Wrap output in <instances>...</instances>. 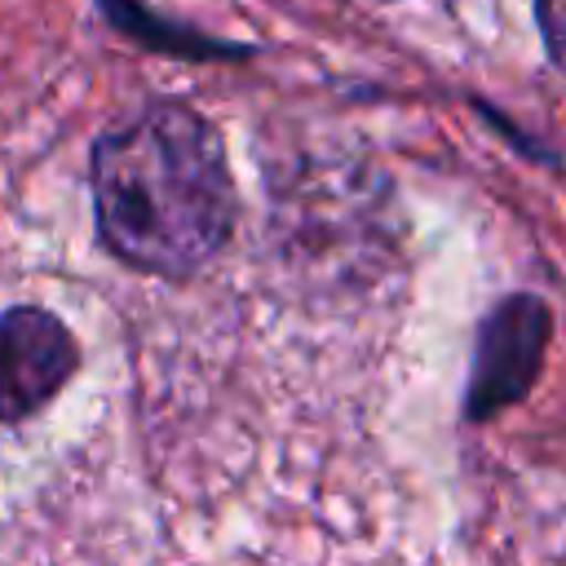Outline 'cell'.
<instances>
[{
	"mask_svg": "<svg viewBox=\"0 0 566 566\" xmlns=\"http://www.w3.org/2000/svg\"><path fill=\"white\" fill-rule=\"evenodd\" d=\"M80 367L71 327L40 305H13L0 314V424L35 416Z\"/></svg>",
	"mask_w": 566,
	"mask_h": 566,
	"instance_id": "cell-3",
	"label": "cell"
},
{
	"mask_svg": "<svg viewBox=\"0 0 566 566\" xmlns=\"http://www.w3.org/2000/svg\"><path fill=\"white\" fill-rule=\"evenodd\" d=\"M557 4H562V0H535L539 35H544V49H548V57H553V62L562 57V18H557Z\"/></svg>",
	"mask_w": 566,
	"mask_h": 566,
	"instance_id": "cell-5",
	"label": "cell"
},
{
	"mask_svg": "<svg viewBox=\"0 0 566 566\" xmlns=\"http://www.w3.org/2000/svg\"><path fill=\"white\" fill-rule=\"evenodd\" d=\"M97 239L159 279L199 274L234 234L239 190L221 133L186 102H155L93 146Z\"/></svg>",
	"mask_w": 566,
	"mask_h": 566,
	"instance_id": "cell-1",
	"label": "cell"
},
{
	"mask_svg": "<svg viewBox=\"0 0 566 566\" xmlns=\"http://www.w3.org/2000/svg\"><path fill=\"white\" fill-rule=\"evenodd\" d=\"M548 336H553V310L535 292H513L486 310L478 327L469 398H464V416L473 424L500 416L504 407L531 394V385L544 371Z\"/></svg>",
	"mask_w": 566,
	"mask_h": 566,
	"instance_id": "cell-2",
	"label": "cell"
},
{
	"mask_svg": "<svg viewBox=\"0 0 566 566\" xmlns=\"http://www.w3.org/2000/svg\"><path fill=\"white\" fill-rule=\"evenodd\" d=\"M102 13H111V22L119 31H128L133 40L150 44V49H164V53H181V57H212V53H230L239 57L243 49H226L217 40H203L195 31H181L172 22H159L150 9H142L137 0H102Z\"/></svg>",
	"mask_w": 566,
	"mask_h": 566,
	"instance_id": "cell-4",
	"label": "cell"
}]
</instances>
